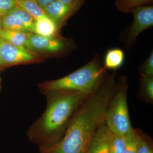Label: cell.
Returning a JSON list of instances; mask_svg holds the SVG:
<instances>
[{
  "mask_svg": "<svg viewBox=\"0 0 153 153\" xmlns=\"http://www.w3.org/2000/svg\"><path fill=\"white\" fill-rule=\"evenodd\" d=\"M152 0H116L117 7L123 13L132 12L134 9L141 7Z\"/></svg>",
  "mask_w": 153,
  "mask_h": 153,
  "instance_id": "obj_17",
  "label": "cell"
},
{
  "mask_svg": "<svg viewBox=\"0 0 153 153\" xmlns=\"http://www.w3.org/2000/svg\"><path fill=\"white\" fill-rule=\"evenodd\" d=\"M109 129L104 121L96 132L87 153H111L108 143Z\"/></svg>",
  "mask_w": 153,
  "mask_h": 153,
  "instance_id": "obj_8",
  "label": "cell"
},
{
  "mask_svg": "<svg viewBox=\"0 0 153 153\" xmlns=\"http://www.w3.org/2000/svg\"><path fill=\"white\" fill-rule=\"evenodd\" d=\"M57 1H60L61 2L66 4H72L79 1L81 0H57Z\"/></svg>",
  "mask_w": 153,
  "mask_h": 153,
  "instance_id": "obj_23",
  "label": "cell"
},
{
  "mask_svg": "<svg viewBox=\"0 0 153 153\" xmlns=\"http://www.w3.org/2000/svg\"><path fill=\"white\" fill-rule=\"evenodd\" d=\"M39 1V0H36V2H37V1Z\"/></svg>",
  "mask_w": 153,
  "mask_h": 153,
  "instance_id": "obj_27",
  "label": "cell"
},
{
  "mask_svg": "<svg viewBox=\"0 0 153 153\" xmlns=\"http://www.w3.org/2000/svg\"><path fill=\"white\" fill-rule=\"evenodd\" d=\"M17 6L15 0H0V16H2Z\"/></svg>",
  "mask_w": 153,
  "mask_h": 153,
  "instance_id": "obj_21",
  "label": "cell"
},
{
  "mask_svg": "<svg viewBox=\"0 0 153 153\" xmlns=\"http://www.w3.org/2000/svg\"><path fill=\"white\" fill-rule=\"evenodd\" d=\"M108 143L111 153H123L126 144V135L117 134L109 130Z\"/></svg>",
  "mask_w": 153,
  "mask_h": 153,
  "instance_id": "obj_16",
  "label": "cell"
},
{
  "mask_svg": "<svg viewBox=\"0 0 153 153\" xmlns=\"http://www.w3.org/2000/svg\"><path fill=\"white\" fill-rule=\"evenodd\" d=\"M16 3L22 1H25V0H15ZM33 1H35L36 2V0H33Z\"/></svg>",
  "mask_w": 153,
  "mask_h": 153,
  "instance_id": "obj_25",
  "label": "cell"
},
{
  "mask_svg": "<svg viewBox=\"0 0 153 153\" xmlns=\"http://www.w3.org/2000/svg\"><path fill=\"white\" fill-rule=\"evenodd\" d=\"M28 40L25 48L34 52L57 54L66 49L64 40L56 38H47L28 33Z\"/></svg>",
  "mask_w": 153,
  "mask_h": 153,
  "instance_id": "obj_6",
  "label": "cell"
},
{
  "mask_svg": "<svg viewBox=\"0 0 153 153\" xmlns=\"http://www.w3.org/2000/svg\"><path fill=\"white\" fill-rule=\"evenodd\" d=\"M2 28L24 33H30L20 20L9 14H6L2 16Z\"/></svg>",
  "mask_w": 153,
  "mask_h": 153,
  "instance_id": "obj_15",
  "label": "cell"
},
{
  "mask_svg": "<svg viewBox=\"0 0 153 153\" xmlns=\"http://www.w3.org/2000/svg\"><path fill=\"white\" fill-rule=\"evenodd\" d=\"M133 21L120 37L127 50L135 43L139 36L143 31L153 26V6H141L134 9Z\"/></svg>",
  "mask_w": 153,
  "mask_h": 153,
  "instance_id": "obj_4",
  "label": "cell"
},
{
  "mask_svg": "<svg viewBox=\"0 0 153 153\" xmlns=\"http://www.w3.org/2000/svg\"><path fill=\"white\" fill-rule=\"evenodd\" d=\"M49 153V152H45V153Z\"/></svg>",
  "mask_w": 153,
  "mask_h": 153,
  "instance_id": "obj_28",
  "label": "cell"
},
{
  "mask_svg": "<svg viewBox=\"0 0 153 153\" xmlns=\"http://www.w3.org/2000/svg\"><path fill=\"white\" fill-rule=\"evenodd\" d=\"M125 61V53L122 49L115 48L108 49L104 57V66L105 69L117 70L121 67Z\"/></svg>",
  "mask_w": 153,
  "mask_h": 153,
  "instance_id": "obj_10",
  "label": "cell"
},
{
  "mask_svg": "<svg viewBox=\"0 0 153 153\" xmlns=\"http://www.w3.org/2000/svg\"><path fill=\"white\" fill-rule=\"evenodd\" d=\"M58 29L55 22L46 16L36 20L33 33L47 38H55Z\"/></svg>",
  "mask_w": 153,
  "mask_h": 153,
  "instance_id": "obj_9",
  "label": "cell"
},
{
  "mask_svg": "<svg viewBox=\"0 0 153 153\" xmlns=\"http://www.w3.org/2000/svg\"><path fill=\"white\" fill-rule=\"evenodd\" d=\"M89 95L64 92L46 97L45 111L27 132L28 138L41 153L49 152L61 140L76 110Z\"/></svg>",
  "mask_w": 153,
  "mask_h": 153,
  "instance_id": "obj_1",
  "label": "cell"
},
{
  "mask_svg": "<svg viewBox=\"0 0 153 153\" xmlns=\"http://www.w3.org/2000/svg\"><path fill=\"white\" fill-rule=\"evenodd\" d=\"M28 33L1 28L0 30V37L13 45L26 48Z\"/></svg>",
  "mask_w": 153,
  "mask_h": 153,
  "instance_id": "obj_11",
  "label": "cell"
},
{
  "mask_svg": "<svg viewBox=\"0 0 153 153\" xmlns=\"http://www.w3.org/2000/svg\"><path fill=\"white\" fill-rule=\"evenodd\" d=\"M2 28V17L0 16V30Z\"/></svg>",
  "mask_w": 153,
  "mask_h": 153,
  "instance_id": "obj_24",
  "label": "cell"
},
{
  "mask_svg": "<svg viewBox=\"0 0 153 153\" xmlns=\"http://www.w3.org/2000/svg\"><path fill=\"white\" fill-rule=\"evenodd\" d=\"M82 0L72 4H66L56 1L47 6L44 11L47 16L55 22L57 28L81 5Z\"/></svg>",
  "mask_w": 153,
  "mask_h": 153,
  "instance_id": "obj_7",
  "label": "cell"
},
{
  "mask_svg": "<svg viewBox=\"0 0 153 153\" xmlns=\"http://www.w3.org/2000/svg\"><path fill=\"white\" fill-rule=\"evenodd\" d=\"M98 55L81 68L66 76L41 82L38 85L46 97L64 92H82L91 94L100 85L107 73Z\"/></svg>",
  "mask_w": 153,
  "mask_h": 153,
  "instance_id": "obj_2",
  "label": "cell"
},
{
  "mask_svg": "<svg viewBox=\"0 0 153 153\" xmlns=\"http://www.w3.org/2000/svg\"><path fill=\"white\" fill-rule=\"evenodd\" d=\"M7 14H10L19 19L24 24L30 33H34L36 21L27 11L17 5Z\"/></svg>",
  "mask_w": 153,
  "mask_h": 153,
  "instance_id": "obj_12",
  "label": "cell"
},
{
  "mask_svg": "<svg viewBox=\"0 0 153 153\" xmlns=\"http://www.w3.org/2000/svg\"><path fill=\"white\" fill-rule=\"evenodd\" d=\"M17 5L27 11L36 21L47 16L37 2L33 0H25L19 2L17 3Z\"/></svg>",
  "mask_w": 153,
  "mask_h": 153,
  "instance_id": "obj_13",
  "label": "cell"
},
{
  "mask_svg": "<svg viewBox=\"0 0 153 153\" xmlns=\"http://www.w3.org/2000/svg\"><path fill=\"white\" fill-rule=\"evenodd\" d=\"M39 60L35 52L13 45L0 37V69Z\"/></svg>",
  "mask_w": 153,
  "mask_h": 153,
  "instance_id": "obj_5",
  "label": "cell"
},
{
  "mask_svg": "<svg viewBox=\"0 0 153 153\" xmlns=\"http://www.w3.org/2000/svg\"><path fill=\"white\" fill-rule=\"evenodd\" d=\"M1 77H0V89H1Z\"/></svg>",
  "mask_w": 153,
  "mask_h": 153,
  "instance_id": "obj_26",
  "label": "cell"
},
{
  "mask_svg": "<svg viewBox=\"0 0 153 153\" xmlns=\"http://www.w3.org/2000/svg\"><path fill=\"white\" fill-rule=\"evenodd\" d=\"M128 89L126 77H118L117 88L110 102L105 114V121L108 128L114 133L120 135H126L134 129L129 115Z\"/></svg>",
  "mask_w": 153,
  "mask_h": 153,
  "instance_id": "obj_3",
  "label": "cell"
},
{
  "mask_svg": "<svg viewBox=\"0 0 153 153\" xmlns=\"http://www.w3.org/2000/svg\"><path fill=\"white\" fill-rule=\"evenodd\" d=\"M56 0H39L37 1L38 4L44 10L47 6Z\"/></svg>",
  "mask_w": 153,
  "mask_h": 153,
  "instance_id": "obj_22",
  "label": "cell"
},
{
  "mask_svg": "<svg viewBox=\"0 0 153 153\" xmlns=\"http://www.w3.org/2000/svg\"><path fill=\"white\" fill-rule=\"evenodd\" d=\"M138 129H133L126 135V144L123 153H137Z\"/></svg>",
  "mask_w": 153,
  "mask_h": 153,
  "instance_id": "obj_18",
  "label": "cell"
},
{
  "mask_svg": "<svg viewBox=\"0 0 153 153\" xmlns=\"http://www.w3.org/2000/svg\"><path fill=\"white\" fill-rule=\"evenodd\" d=\"M140 95L148 102L153 100V76L150 77L140 72Z\"/></svg>",
  "mask_w": 153,
  "mask_h": 153,
  "instance_id": "obj_14",
  "label": "cell"
},
{
  "mask_svg": "<svg viewBox=\"0 0 153 153\" xmlns=\"http://www.w3.org/2000/svg\"><path fill=\"white\" fill-rule=\"evenodd\" d=\"M140 72L146 75L152 77L153 76V52L152 51L150 55L147 58L144 63L140 70Z\"/></svg>",
  "mask_w": 153,
  "mask_h": 153,
  "instance_id": "obj_20",
  "label": "cell"
},
{
  "mask_svg": "<svg viewBox=\"0 0 153 153\" xmlns=\"http://www.w3.org/2000/svg\"><path fill=\"white\" fill-rule=\"evenodd\" d=\"M137 153H153L152 145L139 130H138Z\"/></svg>",
  "mask_w": 153,
  "mask_h": 153,
  "instance_id": "obj_19",
  "label": "cell"
}]
</instances>
